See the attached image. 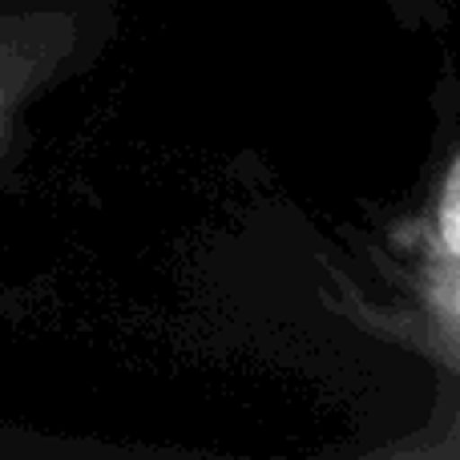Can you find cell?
Wrapping results in <instances>:
<instances>
[{"instance_id": "cell-1", "label": "cell", "mask_w": 460, "mask_h": 460, "mask_svg": "<svg viewBox=\"0 0 460 460\" xmlns=\"http://www.w3.org/2000/svg\"><path fill=\"white\" fill-rule=\"evenodd\" d=\"M45 85V16H0V142L21 102Z\"/></svg>"}, {"instance_id": "cell-2", "label": "cell", "mask_w": 460, "mask_h": 460, "mask_svg": "<svg viewBox=\"0 0 460 460\" xmlns=\"http://www.w3.org/2000/svg\"><path fill=\"white\" fill-rule=\"evenodd\" d=\"M437 243L453 262H460V154L453 158L437 199Z\"/></svg>"}, {"instance_id": "cell-3", "label": "cell", "mask_w": 460, "mask_h": 460, "mask_svg": "<svg viewBox=\"0 0 460 460\" xmlns=\"http://www.w3.org/2000/svg\"><path fill=\"white\" fill-rule=\"evenodd\" d=\"M448 303H453V311L460 315V275L453 279V287H448Z\"/></svg>"}]
</instances>
